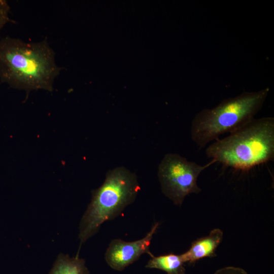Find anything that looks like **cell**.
I'll use <instances>...</instances> for the list:
<instances>
[{
	"label": "cell",
	"instance_id": "6da1fadb",
	"mask_svg": "<svg viewBox=\"0 0 274 274\" xmlns=\"http://www.w3.org/2000/svg\"><path fill=\"white\" fill-rule=\"evenodd\" d=\"M60 70L46 40L28 43L9 37L0 39V80L11 87L27 92L52 91Z\"/></svg>",
	"mask_w": 274,
	"mask_h": 274
},
{
	"label": "cell",
	"instance_id": "7a4b0ae2",
	"mask_svg": "<svg viewBox=\"0 0 274 274\" xmlns=\"http://www.w3.org/2000/svg\"><path fill=\"white\" fill-rule=\"evenodd\" d=\"M209 158L225 165L248 170L274 159V118H254L206 149Z\"/></svg>",
	"mask_w": 274,
	"mask_h": 274
},
{
	"label": "cell",
	"instance_id": "3957f363",
	"mask_svg": "<svg viewBox=\"0 0 274 274\" xmlns=\"http://www.w3.org/2000/svg\"><path fill=\"white\" fill-rule=\"evenodd\" d=\"M269 91L268 87L258 91H244L224 99L214 108L202 110L191 122L192 140L200 149L220 135L243 126L261 109Z\"/></svg>",
	"mask_w": 274,
	"mask_h": 274
},
{
	"label": "cell",
	"instance_id": "277c9868",
	"mask_svg": "<svg viewBox=\"0 0 274 274\" xmlns=\"http://www.w3.org/2000/svg\"><path fill=\"white\" fill-rule=\"evenodd\" d=\"M141 190L136 175L123 166L110 170L103 184L92 191V198L79 226L80 246L101 224L119 215Z\"/></svg>",
	"mask_w": 274,
	"mask_h": 274
},
{
	"label": "cell",
	"instance_id": "5b68a950",
	"mask_svg": "<svg viewBox=\"0 0 274 274\" xmlns=\"http://www.w3.org/2000/svg\"><path fill=\"white\" fill-rule=\"evenodd\" d=\"M214 159L201 165L176 153L165 154L158 166V177L163 194L178 206L191 193H198L201 189L197 178L205 169L215 163Z\"/></svg>",
	"mask_w": 274,
	"mask_h": 274
},
{
	"label": "cell",
	"instance_id": "8992f818",
	"mask_svg": "<svg viewBox=\"0 0 274 274\" xmlns=\"http://www.w3.org/2000/svg\"><path fill=\"white\" fill-rule=\"evenodd\" d=\"M158 226V223H155L146 235L138 241L127 242L120 239H113L105 253L107 264L114 270L122 271L138 260L142 254L147 253L151 257L153 256L149 248Z\"/></svg>",
	"mask_w": 274,
	"mask_h": 274
},
{
	"label": "cell",
	"instance_id": "52a82bcc",
	"mask_svg": "<svg viewBox=\"0 0 274 274\" xmlns=\"http://www.w3.org/2000/svg\"><path fill=\"white\" fill-rule=\"evenodd\" d=\"M223 236L222 231L215 228L209 235L194 241L190 248L181 254L184 263H193L202 258L216 256L215 251L222 242Z\"/></svg>",
	"mask_w": 274,
	"mask_h": 274
},
{
	"label": "cell",
	"instance_id": "ba28073f",
	"mask_svg": "<svg viewBox=\"0 0 274 274\" xmlns=\"http://www.w3.org/2000/svg\"><path fill=\"white\" fill-rule=\"evenodd\" d=\"M184 263L181 255L170 253L157 257L152 256L146 267L160 269L167 274H185Z\"/></svg>",
	"mask_w": 274,
	"mask_h": 274
},
{
	"label": "cell",
	"instance_id": "9c48e42d",
	"mask_svg": "<svg viewBox=\"0 0 274 274\" xmlns=\"http://www.w3.org/2000/svg\"><path fill=\"white\" fill-rule=\"evenodd\" d=\"M48 274H90L85 265V260L79 258L78 254L74 257L60 254Z\"/></svg>",
	"mask_w": 274,
	"mask_h": 274
},
{
	"label": "cell",
	"instance_id": "30bf717a",
	"mask_svg": "<svg viewBox=\"0 0 274 274\" xmlns=\"http://www.w3.org/2000/svg\"><path fill=\"white\" fill-rule=\"evenodd\" d=\"M10 7L4 0H0V30L9 20Z\"/></svg>",
	"mask_w": 274,
	"mask_h": 274
},
{
	"label": "cell",
	"instance_id": "8fae6325",
	"mask_svg": "<svg viewBox=\"0 0 274 274\" xmlns=\"http://www.w3.org/2000/svg\"><path fill=\"white\" fill-rule=\"evenodd\" d=\"M214 274H248L243 268L227 266L218 269Z\"/></svg>",
	"mask_w": 274,
	"mask_h": 274
}]
</instances>
